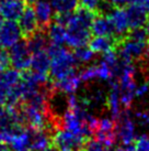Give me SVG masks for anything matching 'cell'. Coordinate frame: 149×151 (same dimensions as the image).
<instances>
[{
  "label": "cell",
  "instance_id": "obj_38",
  "mask_svg": "<svg viewBox=\"0 0 149 151\" xmlns=\"http://www.w3.org/2000/svg\"><path fill=\"white\" fill-rule=\"evenodd\" d=\"M80 151H82V150H80Z\"/></svg>",
  "mask_w": 149,
  "mask_h": 151
},
{
  "label": "cell",
  "instance_id": "obj_7",
  "mask_svg": "<svg viewBox=\"0 0 149 151\" xmlns=\"http://www.w3.org/2000/svg\"><path fill=\"white\" fill-rule=\"evenodd\" d=\"M20 27L13 20L4 19L0 24V43L4 49H10L13 44L21 40Z\"/></svg>",
  "mask_w": 149,
  "mask_h": 151
},
{
  "label": "cell",
  "instance_id": "obj_21",
  "mask_svg": "<svg viewBox=\"0 0 149 151\" xmlns=\"http://www.w3.org/2000/svg\"><path fill=\"white\" fill-rule=\"evenodd\" d=\"M74 56L77 63L80 64H88L92 62L95 58V53L93 51L88 47V46L83 45V46H79V47H74Z\"/></svg>",
  "mask_w": 149,
  "mask_h": 151
},
{
  "label": "cell",
  "instance_id": "obj_26",
  "mask_svg": "<svg viewBox=\"0 0 149 151\" xmlns=\"http://www.w3.org/2000/svg\"><path fill=\"white\" fill-rule=\"evenodd\" d=\"M10 65H11V63H10L9 52L6 50H0V72L9 68Z\"/></svg>",
  "mask_w": 149,
  "mask_h": 151
},
{
  "label": "cell",
  "instance_id": "obj_23",
  "mask_svg": "<svg viewBox=\"0 0 149 151\" xmlns=\"http://www.w3.org/2000/svg\"><path fill=\"white\" fill-rule=\"evenodd\" d=\"M79 77H80L81 82H84V83L96 80L98 78V67H96V64H93V65H90V66H87L86 68H83L82 71L80 72Z\"/></svg>",
  "mask_w": 149,
  "mask_h": 151
},
{
  "label": "cell",
  "instance_id": "obj_16",
  "mask_svg": "<svg viewBox=\"0 0 149 151\" xmlns=\"http://www.w3.org/2000/svg\"><path fill=\"white\" fill-rule=\"evenodd\" d=\"M53 83V87L55 91L58 93H62V94H74L80 86L81 80L79 77V74H71L68 77L64 78V80L59 81V82H52Z\"/></svg>",
  "mask_w": 149,
  "mask_h": 151
},
{
  "label": "cell",
  "instance_id": "obj_12",
  "mask_svg": "<svg viewBox=\"0 0 149 151\" xmlns=\"http://www.w3.org/2000/svg\"><path fill=\"white\" fill-rule=\"evenodd\" d=\"M91 33L94 37H113L114 35V29L110 18L105 14L96 13L91 24Z\"/></svg>",
  "mask_w": 149,
  "mask_h": 151
},
{
  "label": "cell",
  "instance_id": "obj_1",
  "mask_svg": "<svg viewBox=\"0 0 149 151\" xmlns=\"http://www.w3.org/2000/svg\"><path fill=\"white\" fill-rule=\"evenodd\" d=\"M96 11L78 6L66 24V43L70 47L88 45L91 39V24Z\"/></svg>",
  "mask_w": 149,
  "mask_h": 151
},
{
  "label": "cell",
  "instance_id": "obj_31",
  "mask_svg": "<svg viewBox=\"0 0 149 151\" xmlns=\"http://www.w3.org/2000/svg\"><path fill=\"white\" fill-rule=\"evenodd\" d=\"M146 0H129V4H145Z\"/></svg>",
  "mask_w": 149,
  "mask_h": 151
},
{
  "label": "cell",
  "instance_id": "obj_29",
  "mask_svg": "<svg viewBox=\"0 0 149 151\" xmlns=\"http://www.w3.org/2000/svg\"><path fill=\"white\" fill-rule=\"evenodd\" d=\"M106 1L113 7H117V8H124L125 6L129 4V0H106Z\"/></svg>",
  "mask_w": 149,
  "mask_h": 151
},
{
  "label": "cell",
  "instance_id": "obj_8",
  "mask_svg": "<svg viewBox=\"0 0 149 151\" xmlns=\"http://www.w3.org/2000/svg\"><path fill=\"white\" fill-rule=\"evenodd\" d=\"M34 13L38 29L46 30L54 19V9L50 0H37L34 4Z\"/></svg>",
  "mask_w": 149,
  "mask_h": 151
},
{
  "label": "cell",
  "instance_id": "obj_33",
  "mask_svg": "<svg viewBox=\"0 0 149 151\" xmlns=\"http://www.w3.org/2000/svg\"><path fill=\"white\" fill-rule=\"evenodd\" d=\"M145 25H146V28H145L146 33H147V37H148V40H149V17H148V19H147V21H146Z\"/></svg>",
  "mask_w": 149,
  "mask_h": 151
},
{
  "label": "cell",
  "instance_id": "obj_20",
  "mask_svg": "<svg viewBox=\"0 0 149 151\" xmlns=\"http://www.w3.org/2000/svg\"><path fill=\"white\" fill-rule=\"evenodd\" d=\"M50 4L56 13H70L77 9L79 0H52Z\"/></svg>",
  "mask_w": 149,
  "mask_h": 151
},
{
  "label": "cell",
  "instance_id": "obj_34",
  "mask_svg": "<svg viewBox=\"0 0 149 151\" xmlns=\"http://www.w3.org/2000/svg\"><path fill=\"white\" fill-rule=\"evenodd\" d=\"M24 1L28 6H32V4H34L35 2H36L37 0H24Z\"/></svg>",
  "mask_w": 149,
  "mask_h": 151
},
{
  "label": "cell",
  "instance_id": "obj_10",
  "mask_svg": "<svg viewBox=\"0 0 149 151\" xmlns=\"http://www.w3.org/2000/svg\"><path fill=\"white\" fill-rule=\"evenodd\" d=\"M18 20H19V27H20L21 34H22L23 39H28L36 30H38L36 17H35L34 10L31 6L25 7L22 14Z\"/></svg>",
  "mask_w": 149,
  "mask_h": 151
},
{
  "label": "cell",
  "instance_id": "obj_35",
  "mask_svg": "<svg viewBox=\"0 0 149 151\" xmlns=\"http://www.w3.org/2000/svg\"><path fill=\"white\" fill-rule=\"evenodd\" d=\"M144 7H145V9L147 10V12L149 14V0H146L145 4H144Z\"/></svg>",
  "mask_w": 149,
  "mask_h": 151
},
{
  "label": "cell",
  "instance_id": "obj_15",
  "mask_svg": "<svg viewBox=\"0 0 149 151\" xmlns=\"http://www.w3.org/2000/svg\"><path fill=\"white\" fill-rule=\"evenodd\" d=\"M26 41V44L29 46V50L31 53H36L40 51H44L47 47L48 44V37L46 30L38 29L34 32L32 35H30L28 39H24Z\"/></svg>",
  "mask_w": 149,
  "mask_h": 151
},
{
  "label": "cell",
  "instance_id": "obj_3",
  "mask_svg": "<svg viewBox=\"0 0 149 151\" xmlns=\"http://www.w3.org/2000/svg\"><path fill=\"white\" fill-rule=\"evenodd\" d=\"M87 139L74 134L68 130L57 129L53 132L52 136V145L57 148L58 151L74 150L80 151L83 147V143Z\"/></svg>",
  "mask_w": 149,
  "mask_h": 151
},
{
  "label": "cell",
  "instance_id": "obj_36",
  "mask_svg": "<svg viewBox=\"0 0 149 151\" xmlns=\"http://www.w3.org/2000/svg\"><path fill=\"white\" fill-rule=\"evenodd\" d=\"M65 151H74V150H65Z\"/></svg>",
  "mask_w": 149,
  "mask_h": 151
},
{
  "label": "cell",
  "instance_id": "obj_14",
  "mask_svg": "<svg viewBox=\"0 0 149 151\" xmlns=\"http://www.w3.org/2000/svg\"><path fill=\"white\" fill-rule=\"evenodd\" d=\"M11 151H31V129L23 127L8 143Z\"/></svg>",
  "mask_w": 149,
  "mask_h": 151
},
{
  "label": "cell",
  "instance_id": "obj_2",
  "mask_svg": "<svg viewBox=\"0 0 149 151\" xmlns=\"http://www.w3.org/2000/svg\"><path fill=\"white\" fill-rule=\"evenodd\" d=\"M46 52L50 59L48 71L50 82H59L66 78L71 74H74L79 67L74 54L62 45L50 44L46 47Z\"/></svg>",
  "mask_w": 149,
  "mask_h": 151
},
{
  "label": "cell",
  "instance_id": "obj_24",
  "mask_svg": "<svg viewBox=\"0 0 149 151\" xmlns=\"http://www.w3.org/2000/svg\"><path fill=\"white\" fill-rule=\"evenodd\" d=\"M134 150L149 151V136L143 134V136L135 139V141H134Z\"/></svg>",
  "mask_w": 149,
  "mask_h": 151
},
{
  "label": "cell",
  "instance_id": "obj_28",
  "mask_svg": "<svg viewBox=\"0 0 149 151\" xmlns=\"http://www.w3.org/2000/svg\"><path fill=\"white\" fill-rule=\"evenodd\" d=\"M149 93V83H144L139 87H136L135 89V96L136 97H144Z\"/></svg>",
  "mask_w": 149,
  "mask_h": 151
},
{
  "label": "cell",
  "instance_id": "obj_5",
  "mask_svg": "<svg viewBox=\"0 0 149 151\" xmlns=\"http://www.w3.org/2000/svg\"><path fill=\"white\" fill-rule=\"evenodd\" d=\"M116 136L122 145L134 143L135 136V124L129 116L128 109H123L118 118L116 119Z\"/></svg>",
  "mask_w": 149,
  "mask_h": 151
},
{
  "label": "cell",
  "instance_id": "obj_30",
  "mask_svg": "<svg viewBox=\"0 0 149 151\" xmlns=\"http://www.w3.org/2000/svg\"><path fill=\"white\" fill-rule=\"evenodd\" d=\"M114 151H135L134 150V145L131 143V145H123V146H120L117 147Z\"/></svg>",
  "mask_w": 149,
  "mask_h": 151
},
{
  "label": "cell",
  "instance_id": "obj_4",
  "mask_svg": "<svg viewBox=\"0 0 149 151\" xmlns=\"http://www.w3.org/2000/svg\"><path fill=\"white\" fill-rule=\"evenodd\" d=\"M9 56H10V63L14 70L23 72L30 68L32 53L29 50V46L24 39L18 41L16 44H13L10 47Z\"/></svg>",
  "mask_w": 149,
  "mask_h": 151
},
{
  "label": "cell",
  "instance_id": "obj_25",
  "mask_svg": "<svg viewBox=\"0 0 149 151\" xmlns=\"http://www.w3.org/2000/svg\"><path fill=\"white\" fill-rule=\"evenodd\" d=\"M134 117L140 127L149 128V110H137Z\"/></svg>",
  "mask_w": 149,
  "mask_h": 151
},
{
  "label": "cell",
  "instance_id": "obj_37",
  "mask_svg": "<svg viewBox=\"0 0 149 151\" xmlns=\"http://www.w3.org/2000/svg\"><path fill=\"white\" fill-rule=\"evenodd\" d=\"M0 47H1V43H0Z\"/></svg>",
  "mask_w": 149,
  "mask_h": 151
},
{
  "label": "cell",
  "instance_id": "obj_32",
  "mask_svg": "<svg viewBox=\"0 0 149 151\" xmlns=\"http://www.w3.org/2000/svg\"><path fill=\"white\" fill-rule=\"evenodd\" d=\"M43 151H58V149L55 146H53V145H50V147H47L46 149H44Z\"/></svg>",
  "mask_w": 149,
  "mask_h": 151
},
{
  "label": "cell",
  "instance_id": "obj_22",
  "mask_svg": "<svg viewBox=\"0 0 149 151\" xmlns=\"http://www.w3.org/2000/svg\"><path fill=\"white\" fill-rule=\"evenodd\" d=\"M81 150L82 151H109L110 148H109L103 141L99 140L98 138H95V137H93V138L89 137V138L84 141L83 147Z\"/></svg>",
  "mask_w": 149,
  "mask_h": 151
},
{
  "label": "cell",
  "instance_id": "obj_6",
  "mask_svg": "<svg viewBox=\"0 0 149 151\" xmlns=\"http://www.w3.org/2000/svg\"><path fill=\"white\" fill-rule=\"evenodd\" d=\"M112 22L113 29H114V35L117 44L122 42L129 32V25L126 17V11L124 8H117L113 7L112 10L106 14Z\"/></svg>",
  "mask_w": 149,
  "mask_h": 151
},
{
  "label": "cell",
  "instance_id": "obj_13",
  "mask_svg": "<svg viewBox=\"0 0 149 151\" xmlns=\"http://www.w3.org/2000/svg\"><path fill=\"white\" fill-rule=\"evenodd\" d=\"M52 136L53 131L50 129H31V151H43L50 147Z\"/></svg>",
  "mask_w": 149,
  "mask_h": 151
},
{
  "label": "cell",
  "instance_id": "obj_18",
  "mask_svg": "<svg viewBox=\"0 0 149 151\" xmlns=\"http://www.w3.org/2000/svg\"><path fill=\"white\" fill-rule=\"evenodd\" d=\"M50 65V59L46 50L40 51L36 53L32 54V59H31V65H30V70H32L37 73H44V74H48Z\"/></svg>",
  "mask_w": 149,
  "mask_h": 151
},
{
  "label": "cell",
  "instance_id": "obj_9",
  "mask_svg": "<svg viewBox=\"0 0 149 151\" xmlns=\"http://www.w3.org/2000/svg\"><path fill=\"white\" fill-rule=\"evenodd\" d=\"M25 7L24 0H0V17L17 21Z\"/></svg>",
  "mask_w": 149,
  "mask_h": 151
},
{
  "label": "cell",
  "instance_id": "obj_19",
  "mask_svg": "<svg viewBox=\"0 0 149 151\" xmlns=\"http://www.w3.org/2000/svg\"><path fill=\"white\" fill-rule=\"evenodd\" d=\"M47 32V37L48 40L50 41L52 44H56V45H62L64 43H66V28L64 25L59 24L57 22L50 23L48 28L46 29Z\"/></svg>",
  "mask_w": 149,
  "mask_h": 151
},
{
  "label": "cell",
  "instance_id": "obj_17",
  "mask_svg": "<svg viewBox=\"0 0 149 151\" xmlns=\"http://www.w3.org/2000/svg\"><path fill=\"white\" fill-rule=\"evenodd\" d=\"M116 46L117 41L113 37H94L89 41V47L96 54H103L106 51L116 49Z\"/></svg>",
  "mask_w": 149,
  "mask_h": 151
},
{
  "label": "cell",
  "instance_id": "obj_11",
  "mask_svg": "<svg viewBox=\"0 0 149 151\" xmlns=\"http://www.w3.org/2000/svg\"><path fill=\"white\" fill-rule=\"evenodd\" d=\"M126 17L128 21L129 29H136L144 27L148 19V12L143 4H131L125 9Z\"/></svg>",
  "mask_w": 149,
  "mask_h": 151
},
{
  "label": "cell",
  "instance_id": "obj_27",
  "mask_svg": "<svg viewBox=\"0 0 149 151\" xmlns=\"http://www.w3.org/2000/svg\"><path fill=\"white\" fill-rule=\"evenodd\" d=\"M104 0H79V6H82L86 8L96 11V9L99 8V6Z\"/></svg>",
  "mask_w": 149,
  "mask_h": 151
}]
</instances>
